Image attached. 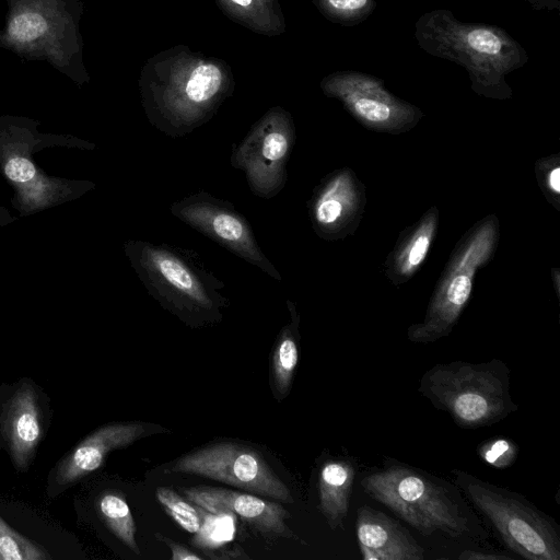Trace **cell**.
<instances>
[{
	"label": "cell",
	"mask_w": 560,
	"mask_h": 560,
	"mask_svg": "<svg viewBox=\"0 0 560 560\" xmlns=\"http://www.w3.org/2000/svg\"><path fill=\"white\" fill-rule=\"evenodd\" d=\"M156 537L164 541L172 550V560H202L205 557L196 553L195 551L188 549L187 547L175 542L172 539H168L164 536H160L159 533L156 534Z\"/></svg>",
	"instance_id": "30"
},
{
	"label": "cell",
	"mask_w": 560,
	"mask_h": 560,
	"mask_svg": "<svg viewBox=\"0 0 560 560\" xmlns=\"http://www.w3.org/2000/svg\"><path fill=\"white\" fill-rule=\"evenodd\" d=\"M141 105L164 135L184 137L208 122L235 88L229 63L178 44L150 57L139 77Z\"/></svg>",
	"instance_id": "1"
},
{
	"label": "cell",
	"mask_w": 560,
	"mask_h": 560,
	"mask_svg": "<svg viewBox=\"0 0 560 560\" xmlns=\"http://www.w3.org/2000/svg\"><path fill=\"white\" fill-rule=\"evenodd\" d=\"M319 86L372 131L398 136L413 129L424 115L416 105L390 93L382 79L363 72L336 71L324 77Z\"/></svg>",
	"instance_id": "10"
},
{
	"label": "cell",
	"mask_w": 560,
	"mask_h": 560,
	"mask_svg": "<svg viewBox=\"0 0 560 560\" xmlns=\"http://www.w3.org/2000/svg\"><path fill=\"white\" fill-rule=\"evenodd\" d=\"M439 220V209L432 206L416 223L399 233L383 265L392 284L399 287L406 283L420 269L436 237Z\"/></svg>",
	"instance_id": "18"
},
{
	"label": "cell",
	"mask_w": 560,
	"mask_h": 560,
	"mask_svg": "<svg viewBox=\"0 0 560 560\" xmlns=\"http://www.w3.org/2000/svg\"><path fill=\"white\" fill-rule=\"evenodd\" d=\"M220 11L231 21L249 31L269 37L287 30L279 0H214Z\"/></svg>",
	"instance_id": "21"
},
{
	"label": "cell",
	"mask_w": 560,
	"mask_h": 560,
	"mask_svg": "<svg viewBox=\"0 0 560 560\" xmlns=\"http://www.w3.org/2000/svg\"><path fill=\"white\" fill-rule=\"evenodd\" d=\"M97 510L110 532L132 552L140 555L136 523L124 497L114 491L104 492L97 500Z\"/></svg>",
	"instance_id": "23"
},
{
	"label": "cell",
	"mask_w": 560,
	"mask_h": 560,
	"mask_svg": "<svg viewBox=\"0 0 560 560\" xmlns=\"http://www.w3.org/2000/svg\"><path fill=\"white\" fill-rule=\"evenodd\" d=\"M355 535L363 560H423L424 549L397 520L369 505L357 510Z\"/></svg>",
	"instance_id": "17"
},
{
	"label": "cell",
	"mask_w": 560,
	"mask_h": 560,
	"mask_svg": "<svg viewBox=\"0 0 560 560\" xmlns=\"http://www.w3.org/2000/svg\"><path fill=\"white\" fill-rule=\"evenodd\" d=\"M171 213L276 280L281 275L259 247L252 226L234 206L200 190L173 202Z\"/></svg>",
	"instance_id": "12"
},
{
	"label": "cell",
	"mask_w": 560,
	"mask_h": 560,
	"mask_svg": "<svg viewBox=\"0 0 560 560\" xmlns=\"http://www.w3.org/2000/svg\"><path fill=\"white\" fill-rule=\"evenodd\" d=\"M295 137L292 115L281 106H273L253 124L235 147L231 165L244 172L255 196L270 199L282 190Z\"/></svg>",
	"instance_id": "9"
},
{
	"label": "cell",
	"mask_w": 560,
	"mask_h": 560,
	"mask_svg": "<svg viewBox=\"0 0 560 560\" xmlns=\"http://www.w3.org/2000/svg\"><path fill=\"white\" fill-rule=\"evenodd\" d=\"M510 369L501 359L438 363L419 380L418 390L462 429L498 423L518 410L510 392Z\"/></svg>",
	"instance_id": "5"
},
{
	"label": "cell",
	"mask_w": 560,
	"mask_h": 560,
	"mask_svg": "<svg viewBox=\"0 0 560 560\" xmlns=\"http://www.w3.org/2000/svg\"><path fill=\"white\" fill-rule=\"evenodd\" d=\"M464 498L509 551L528 560H560V526L523 494L462 470L451 471Z\"/></svg>",
	"instance_id": "6"
},
{
	"label": "cell",
	"mask_w": 560,
	"mask_h": 560,
	"mask_svg": "<svg viewBox=\"0 0 560 560\" xmlns=\"http://www.w3.org/2000/svg\"><path fill=\"white\" fill-rule=\"evenodd\" d=\"M197 505V504H196ZM201 524L191 544L210 551L233 541L236 533L235 514L229 510L208 511L197 505Z\"/></svg>",
	"instance_id": "24"
},
{
	"label": "cell",
	"mask_w": 560,
	"mask_h": 560,
	"mask_svg": "<svg viewBox=\"0 0 560 560\" xmlns=\"http://www.w3.org/2000/svg\"><path fill=\"white\" fill-rule=\"evenodd\" d=\"M415 26L419 47L463 66L476 94L500 101L512 97L506 75L523 67L528 55L505 30L462 22L447 9L422 14Z\"/></svg>",
	"instance_id": "3"
},
{
	"label": "cell",
	"mask_w": 560,
	"mask_h": 560,
	"mask_svg": "<svg viewBox=\"0 0 560 560\" xmlns=\"http://www.w3.org/2000/svg\"><path fill=\"white\" fill-rule=\"evenodd\" d=\"M158 501L166 513L185 530L196 534L199 530L201 518L197 505L191 504L187 498H182L173 488L159 487L155 491Z\"/></svg>",
	"instance_id": "27"
},
{
	"label": "cell",
	"mask_w": 560,
	"mask_h": 560,
	"mask_svg": "<svg viewBox=\"0 0 560 560\" xmlns=\"http://www.w3.org/2000/svg\"><path fill=\"white\" fill-rule=\"evenodd\" d=\"M2 168L18 189L21 201L30 209L48 206L60 196L55 182L38 172L25 153L18 150L4 153Z\"/></svg>",
	"instance_id": "20"
},
{
	"label": "cell",
	"mask_w": 560,
	"mask_h": 560,
	"mask_svg": "<svg viewBox=\"0 0 560 560\" xmlns=\"http://www.w3.org/2000/svg\"><path fill=\"white\" fill-rule=\"evenodd\" d=\"M317 10L329 21L342 25H355L375 10V0H313Z\"/></svg>",
	"instance_id": "25"
},
{
	"label": "cell",
	"mask_w": 560,
	"mask_h": 560,
	"mask_svg": "<svg viewBox=\"0 0 560 560\" xmlns=\"http://www.w3.org/2000/svg\"><path fill=\"white\" fill-rule=\"evenodd\" d=\"M360 483L370 498L423 536L439 533L456 540L489 537L457 486L427 470L385 457Z\"/></svg>",
	"instance_id": "2"
},
{
	"label": "cell",
	"mask_w": 560,
	"mask_h": 560,
	"mask_svg": "<svg viewBox=\"0 0 560 560\" xmlns=\"http://www.w3.org/2000/svg\"><path fill=\"white\" fill-rule=\"evenodd\" d=\"M124 249L143 287L164 308L192 325L222 318L224 283L195 252L142 240L125 242Z\"/></svg>",
	"instance_id": "4"
},
{
	"label": "cell",
	"mask_w": 560,
	"mask_h": 560,
	"mask_svg": "<svg viewBox=\"0 0 560 560\" xmlns=\"http://www.w3.org/2000/svg\"><path fill=\"white\" fill-rule=\"evenodd\" d=\"M535 10H559L560 0H526Z\"/></svg>",
	"instance_id": "32"
},
{
	"label": "cell",
	"mask_w": 560,
	"mask_h": 560,
	"mask_svg": "<svg viewBox=\"0 0 560 560\" xmlns=\"http://www.w3.org/2000/svg\"><path fill=\"white\" fill-rule=\"evenodd\" d=\"M287 305L291 320L279 332L271 359L272 386L278 398H283L288 395L300 354L298 331L300 316L292 301L288 300Z\"/></svg>",
	"instance_id": "22"
},
{
	"label": "cell",
	"mask_w": 560,
	"mask_h": 560,
	"mask_svg": "<svg viewBox=\"0 0 560 560\" xmlns=\"http://www.w3.org/2000/svg\"><path fill=\"white\" fill-rule=\"evenodd\" d=\"M48 551L14 530L0 516V560H47Z\"/></svg>",
	"instance_id": "26"
},
{
	"label": "cell",
	"mask_w": 560,
	"mask_h": 560,
	"mask_svg": "<svg viewBox=\"0 0 560 560\" xmlns=\"http://www.w3.org/2000/svg\"><path fill=\"white\" fill-rule=\"evenodd\" d=\"M500 240L495 214L477 221L459 238L430 298L424 318L407 329L413 343H432L447 337L470 300L479 269L493 257Z\"/></svg>",
	"instance_id": "8"
},
{
	"label": "cell",
	"mask_w": 560,
	"mask_h": 560,
	"mask_svg": "<svg viewBox=\"0 0 560 560\" xmlns=\"http://www.w3.org/2000/svg\"><path fill=\"white\" fill-rule=\"evenodd\" d=\"M538 186L546 200L557 210H560V155L549 154L540 158L534 165Z\"/></svg>",
	"instance_id": "28"
},
{
	"label": "cell",
	"mask_w": 560,
	"mask_h": 560,
	"mask_svg": "<svg viewBox=\"0 0 560 560\" xmlns=\"http://www.w3.org/2000/svg\"><path fill=\"white\" fill-rule=\"evenodd\" d=\"M551 278L553 281V287L557 296H560V269L558 267H555L551 269Z\"/></svg>",
	"instance_id": "33"
},
{
	"label": "cell",
	"mask_w": 560,
	"mask_h": 560,
	"mask_svg": "<svg viewBox=\"0 0 560 560\" xmlns=\"http://www.w3.org/2000/svg\"><path fill=\"white\" fill-rule=\"evenodd\" d=\"M182 491L188 500L208 511L233 512L265 536H294L285 523L291 514L277 502L222 487L198 486L183 488Z\"/></svg>",
	"instance_id": "16"
},
{
	"label": "cell",
	"mask_w": 560,
	"mask_h": 560,
	"mask_svg": "<svg viewBox=\"0 0 560 560\" xmlns=\"http://www.w3.org/2000/svg\"><path fill=\"white\" fill-rule=\"evenodd\" d=\"M480 458L495 468H506L517 458V445L504 438L487 440L478 447Z\"/></svg>",
	"instance_id": "29"
},
{
	"label": "cell",
	"mask_w": 560,
	"mask_h": 560,
	"mask_svg": "<svg viewBox=\"0 0 560 560\" xmlns=\"http://www.w3.org/2000/svg\"><path fill=\"white\" fill-rule=\"evenodd\" d=\"M460 560H512L513 558L504 553H498L486 550H463L457 557Z\"/></svg>",
	"instance_id": "31"
},
{
	"label": "cell",
	"mask_w": 560,
	"mask_h": 560,
	"mask_svg": "<svg viewBox=\"0 0 560 560\" xmlns=\"http://www.w3.org/2000/svg\"><path fill=\"white\" fill-rule=\"evenodd\" d=\"M172 472L207 477L284 503L294 499L260 453L242 444L220 442L177 458Z\"/></svg>",
	"instance_id": "11"
},
{
	"label": "cell",
	"mask_w": 560,
	"mask_h": 560,
	"mask_svg": "<svg viewBox=\"0 0 560 560\" xmlns=\"http://www.w3.org/2000/svg\"><path fill=\"white\" fill-rule=\"evenodd\" d=\"M357 463L349 457H336L323 463L317 479L318 510L330 529L345 528Z\"/></svg>",
	"instance_id": "19"
},
{
	"label": "cell",
	"mask_w": 560,
	"mask_h": 560,
	"mask_svg": "<svg viewBox=\"0 0 560 560\" xmlns=\"http://www.w3.org/2000/svg\"><path fill=\"white\" fill-rule=\"evenodd\" d=\"M0 45L28 59L50 62L77 81L89 75L82 65L78 0H8Z\"/></svg>",
	"instance_id": "7"
},
{
	"label": "cell",
	"mask_w": 560,
	"mask_h": 560,
	"mask_svg": "<svg viewBox=\"0 0 560 560\" xmlns=\"http://www.w3.org/2000/svg\"><path fill=\"white\" fill-rule=\"evenodd\" d=\"M368 202L366 189L350 167L327 174L307 201L315 234L324 241H339L358 230Z\"/></svg>",
	"instance_id": "13"
},
{
	"label": "cell",
	"mask_w": 560,
	"mask_h": 560,
	"mask_svg": "<svg viewBox=\"0 0 560 560\" xmlns=\"http://www.w3.org/2000/svg\"><path fill=\"white\" fill-rule=\"evenodd\" d=\"M165 428L144 422H113L86 435L51 469L47 493L55 498L70 486L97 470L114 450L124 448L142 436L165 432Z\"/></svg>",
	"instance_id": "14"
},
{
	"label": "cell",
	"mask_w": 560,
	"mask_h": 560,
	"mask_svg": "<svg viewBox=\"0 0 560 560\" xmlns=\"http://www.w3.org/2000/svg\"><path fill=\"white\" fill-rule=\"evenodd\" d=\"M45 433V412L36 386L23 378L0 404V439L13 466L26 471Z\"/></svg>",
	"instance_id": "15"
}]
</instances>
